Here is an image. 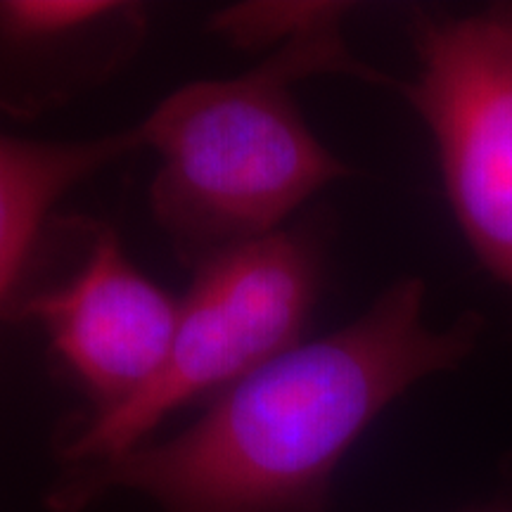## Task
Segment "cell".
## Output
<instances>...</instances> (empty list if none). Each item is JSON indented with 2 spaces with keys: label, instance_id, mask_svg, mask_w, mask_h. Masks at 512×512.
<instances>
[{
  "label": "cell",
  "instance_id": "7",
  "mask_svg": "<svg viewBox=\"0 0 512 512\" xmlns=\"http://www.w3.org/2000/svg\"><path fill=\"white\" fill-rule=\"evenodd\" d=\"M143 147L138 124L88 140L0 133V309L41 245L57 202Z\"/></svg>",
  "mask_w": 512,
  "mask_h": 512
},
{
  "label": "cell",
  "instance_id": "4",
  "mask_svg": "<svg viewBox=\"0 0 512 512\" xmlns=\"http://www.w3.org/2000/svg\"><path fill=\"white\" fill-rule=\"evenodd\" d=\"M418 74L399 83L430 128L465 240L512 292V3L411 22Z\"/></svg>",
  "mask_w": 512,
  "mask_h": 512
},
{
  "label": "cell",
  "instance_id": "3",
  "mask_svg": "<svg viewBox=\"0 0 512 512\" xmlns=\"http://www.w3.org/2000/svg\"><path fill=\"white\" fill-rule=\"evenodd\" d=\"M323 259L320 230L294 223L197 266L178 299L159 373L121 406L64 420L55 434L57 458L69 467L131 451L178 408L221 394L297 347L318 299Z\"/></svg>",
  "mask_w": 512,
  "mask_h": 512
},
{
  "label": "cell",
  "instance_id": "8",
  "mask_svg": "<svg viewBox=\"0 0 512 512\" xmlns=\"http://www.w3.org/2000/svg\"><path fill=\"white\" fill-rule=\"evenodd\" d=\"M344 3H240L216 12L209 29L245 50L280 48L306 31L347 17Z\"/></svg>",
  "mask_w": 512,
  "mask_h": 512
},
{
  "label": "cell",
  "instance_id": "5",
  "mask_svg": "<svg viewBox=\"0 0 512 512\" xmlns=\"http://www.w3.org/2000/svg\"><path fill=\"white\" fill-rule=\"evenodd\" d=\"M76 235L72 271L24 273L0 316L41 328L55 361L91 399L88 411H110L164 366L178 299L133 264L110 223L76 221Z\"/></svg>",
  "mask_w": 512,
  "mask_h": 512
},
{
  "label": "cell",
  "instance_id": "2",
  "mask_svg": "<svg viewBox=\"0 0 512 512\" xmlns=\"http://www.w3.org/2000/svg\"><path fill=\"white\" fill-rule=\"evenodd\" d=\"M342 22L292 38L233 79L185 83L138 121L159 159L150 209L183 264L197 268L278 233L306 200L351 174L306 124L294 86L320 74L399 86L356 60Z\"/></svg>",
  "mask_w": 512,
  "mask_h": 512
},
{
  "label": "cell",
  "instance_id": "1",
  "mask_svg": "<svg viewBox=\"0 0 512 512\" xmlns=\"http://www.w3.org/2000/svg\"><path fill=\"white\" fill-rule=\"evenodd\" d=\"M422 309V280H399L349 325L211 396L183 432L64 467L48 508L81 512L133 491L162 512H328L339 463L377 415L477 347V313L434 330Z\"/></svg>",
  "mask_w": 512,
  "mask_h": 512
},
{
  "label": "cell",
  "instance_id": "6",
  "mask_svg": "<svg viewBox=\"0 0 512 512\" xmlns=\"http://www.w3.org/2000/svg\"><path fill=\"white\" fill-rule=\"evenodd\" d=\"M147 31L133 0H0V117L38 119L105 86Z\"/></svg>",
  "mask_w": 512,
  "mask_h": 512
}]
</instances>
